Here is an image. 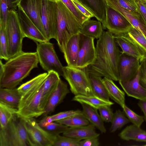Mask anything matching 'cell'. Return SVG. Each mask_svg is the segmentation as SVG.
Segmentation results:
<instances>
[{"label":"cell","mask_w":146,"mask_h":146,"mask_svg":"<svg viewBox=\"0 0 146 146\" xmlns=\"http://www.w3.org/2000/svg\"><path fill=\"white\" fill-rule=\"evenodd\" d=\"M30 146L22 118L18 115L4 128H0V146Z\"/></svg>","instance_id":"5b68a950"},{"label":"cell","mask_w":146,"mask_h":146,"mask_svg":"<svg viewBox=\"0 0 146 146\" xmlns=\"http://www.w3.org/2000/svg\"><path fill=\"white\" fill-rule=\"evenodd\" d=\"M94 39L80 34L79 50L76 67L86 68L94 61L96 54Z\"/></svg>","instance_id":"4fadbf2b"},{"label":"cell","mask_w":146,"mask_h":146,"mask_svg":"<svg viewBox=\"0 0 146 146\" xmlns=\"http://www.w3.org/2000/svg\"><path fill=\"white\" fill-rule=\"evenodd\" d=\"M90 11L103 26L105 24L107 4L105 0H76Z\"/></svg>","instance_id":"7402d4cb"},{"label":"cell","mask_w":146,"mask_h":146,"mask_svg":"<svg viewBox=\"0 0 146 146\" xmlns=\"http://www.w3.org/2000/svg\"><path fill=\"white\" fill-rule=\"evenodd\" d=\"M107 4L123 15L133 27L146 37V26L140 14L130 12L122 7L117 0H105Z\"/></svg>","instance_id":"e0dca14e"},{"label":"cell","mask_w":146,"mask_h":146,"mask_svg":"<svg viewBox=\"0 0 146 146\" xmlns=\"http://www.w3.org/2000/svg\"><path fill=\"white\" fill-rule=\"evenodd\" d=\"M68 126L76 127L88 125L90 122L83 113L73 115L64 119L55 121Z\"/></svg>","instance_id":"d6a6232c"},{"label":"cell","mask_w":146,"mask_h":146,"mask_svg":"<svg viewBox=\"0 0 146 146\" xmlns=\"http://www.w3.org/2000/svg\"><path fill=\"white\" fill-rule=\"evenodd\" d=\"M6 32L9 59L23 52L22 42L25 36L21 29L15 11L8 13Z\"/></svg>","instance_id":"52a82bcc"},{"label":"cell","mask_w":146,"mask_h":146,"mask_svg":"<svg viewBox=\"0 0 146 146\" xmlns=\"http://www.w3.org/2000/svg\"><path fill=\"white\" fill-rule=\"evenodd\" d=\"M79 10L85 16L91 18L94 17V15L89 10L76 0H71Z\"/></svg>","instance_id":"7dc6e473"},{"label":"cell","mask_w":146,"mask_h":146,"mask_svg":"<svg viewBox=\"0 0 146 146\" xmlns=\"http://www.w3.org/2000/svg\"><path fill=\"white\" fill-rule=\"evenodd\" d=\"M70 92L67 84L60 79L48 99L42 115L45 117L53 112Z\"/></svg>","instance_id":"2e32d148"},{"label":"cell","mask_w":146,"mask_h":146,"mask_svg":"<svg viewBox=\"0 0 146 146\" xmlns=\"http://www.w3.org/2000/svg\"><path fill=\"white\" fill-rule=\"evenodd\" d=\"M21 96L17 88L9 89L0 88V101L18 109Z\"/></svg>","instance_id":"83f0119b"},{"label":"cell","mask_w":146,"mask_h":146,"mask_svg":"<svg viewBox=\"0 0 146 146\" xmlns=\"http://www.w3.org/2000/svg\"><path fill=\"white\" fill-rule=\"evenodd\" d=\"M17 109L0 101V128L5 127L17 115Z\"/></svg>","instance_id":"4dcf8cb0"},{"label":"cell","mask_w":146,"mask_h":146,"mask_svg":"<svg viewBox=\"0 0 146 146\" xmlns=\"http://www.w3.org/2000/svg\"><path fill=\"white\" fill-rule=\"evenodd\" d=\"M88 75L94 95L103 100L109 101L110 97L101 77L89 73Z\"/></svg>","instance_id":"f546056e"},{"label":"cell","mask_w":146,"mask_h":146,"mask_svg":"<svg viewBox=\"0 0 146 146\" xmlns=\"http://www.w3.org/2000/svg\"><path fill=\"white\" fill-rule=\"evenodd\" d=\"M139 14L146 26V2L143 0H136Z\"/></svg>","instance_id":"f6af8a7d"},{"label":"cell","mask_w":146,"mask_h":146,"mask_svg":"<svg viewBox=\"0 0 146 146\" xmlns=\"http://www.w3.org/2000/svg\"><path fill=\"white\" fill-rule=\"evenodd\" d=\"M80 34L72 35L63 52L65 59L70 66L76 67L79 50Z\"/></svg>","instance_id":"ffe728a7"},{"label":"cell","mask_w":146,"mask_h":146,"mask_svg":"<svg viewBox=\"0 0 146 146\" xmlns=\"http://www.w3.org/2000/svg\"><path fill=\"white\" fill-rule=\"evenodd\" d=\"M113 35L117 45L122 50V53L136 58L139 60L140 62L145 58L141 52L127 33Z\"/></svg>","instance_id":"ac0fdd59"},{"label":"cell","mask_w":146,"mask_h":146,"mask_svg":"<svg viewBox=\"0 0 146 146\" xmlns=\"http://www.w3.org/2000/svg\"><path fill=\"white\" fill-rule=\"evenodd\" d=\"M55 0V1H58V0Z\"/></svg>","instance_id":"f907efd6"},{"label":"cell","mask_w":146,"mask_h":146,"mask_svg":"<svg viewBox=\"0 0 146 146\" xmlns=\"http://www.w3.org/2000/svg\"><path fill=\"white\" fill-rule=\"evenodd\" d=\"M145 2H146V0H143Z\"/></svg>","instance_id":"681fc988"},{"label":"cell","mask_w":146,"mask_h":146,"mask_svg":"<svg viewBox=\"0 0 146 146\" xmlns=\"http://www.w3.org/2000/svg\"><path fill=\"white\" fill-rule=\"evenodd\" d=\"M15 11L21 29L25 37H27L36 42L48 41L19 4Z\"/></svg>","instance_id":"7c38bea8"},{"label":"cell","mask_w":146,"mask_h":146,"mask_svg":"<svg viewBox=\"0 0 146 146\" xmlns=\"http://www.w3.org/2000/svg\"><path fill=\"white\" fill-rule=\"evenodd\" d=\"M118 135L124 140H133L146 143V131L133 124L127 126Z\"/></svg>","instance_id":"cb8c5ba5"},{"label":"cell","mask_w":146,"mask_h":146,"mask_svg":"<svg viewBox=\"0 0 146 146\" xmlns=\"http://www.w3.org/2000/svg\"><path fill=\"white\" fill-rule=\"evenodd\" d=\"M72 100L78 102L80 104H84L88 105L98 110L102 106H111L114 104L110 100H106L94 95H75L73 98Z\"/></svg>","instance_id":"f1b7e54d"},{"label":"cell","mask_w":146,"mask_h":146,"mask_svg":"<svg viewBox=\"0 0 146 146\" xmlns=\"http://www.w3.org/2000/svg\"><path fill=\"white\" fill-rule=\"evenodd\" d=\"M42 0H20L19 5L46 38L41 22Z\"/></svg>","instance_id":"9a60e30c"},{"label":"cell","mask_w":146,"mask_h":146,"mask_svg":"<svg viewBox=\"0 0 146 146\" xmlns=\"http://www.w3.org/2000/svg\"><path fill=\"white\" fill-rule=\"evenodd\" d=\"M80 141L70 137L58 135L56 137L54 146H79Z\"/></svg>","instance_id":"60d3db41"},{"label":"cell","mask_w":146,"mask_h":146,"mask_svg":"<svg viewBox=\"0 0 146 146\" xmlns=\"http://www.w3.org/2000/svg\"><path fill=\"white\" fill-rule=\"evenodd\" d=\"M119 5L127 11L139 14L136 0H117Z\"/></svg>","instance_id":"7bdbcfd3"},{"label":"cell","mask_w":146,"mask_h":146,"mask_svg":"<svg viewBox=\"0 0 146 146\" xmlns=\"http://www.w3.org/2000/svg\"><path fill=\"white\" fill-rule=\"evenodd\" d=\"M38 123L45 131L50 134L56 136L64 133L69 127L66 125L56 122L48 123L39 122Z\"/></svg>","instance_id":"d590c367"},{"label":"cell","mask_w":146,"mask_h":146,"mask_svg":"<svg viewBox=\"0 0 146 146\" xmlns=\"http://www.w3.org/2000/svg\"><path fill=\"white\" fill-rule=\"evenodd\" d=\"M20 0H0V25L6 27L8 13L15 11Z\"/></svg>","instance_id":"1f68e13d"},{"label":"cell","mask_w":146,"mask_h":146,"mask_svg":"<svg viewBox=\"0 0 146 146\" xmlns=\"http://www.w3.org/2000/svg\"><path fill=\"white\" fill-rule=\"evenodd\" d=\"M60 76L58 73L53 71L48 72L43 84L40 104V108L44 111L50 96L60 79Z\"/></svg>","instance_id":"44dd1931"},{"label":"cell","mask_w":146,"mask_h":146,"mask_svg":"<svg viewBox=\"0 0 146 146\" xmlns=\"http://www.w3.org/2000/svg\"><path fill=\"white\" fill-rule=\"evenodd\" d=\"M122 108L124 113L130 121L133 124L140 127L144 121V117L137 114L125 105Z\"/></svg>","instance_id":"ab89813d"},{"label":"cell","mask_w":146,"mask_h":146,"mask_svg":"<svg viewBox=\"0 0 146 146\" xmlns=\"http://www.w3.org/2000/svg\"><path fill=\"white\" fill-rule=\"evenodd\" d=\"M138 105L144 114V118L146 122V99L140 100Z\"/></svg>","instance_id":"c3c4849f"},{"label":"cell","mask_w":146,"mask_h":146,"mask_svg":"<svg viewBox=\"0 0 146 146\" xmlns=\"http://www.w3.org/2000/svg\"><path fill=\"white\" fill-rule=\"evenodd\" d=\"M82 25L86 21L90 19L83 14L75 5L71 0H61Z\"/></svg>","instance_id":"f35d334b"},{"label":"cell","mask_w":146,"mask_h":146,"mask_svg":"<svg viewBox=\"0 0 146 146\" xmlns=\"http://www.w3.org/2000/svg\"><path fill=\"white\" fill-rule=\"evenodd\" d=\"M127 34L146 58V37L133 27Z\"/></svg>","instance_id":"836d02e7"},{"label":"cell","mask_w":146,"mask_h":146,"mask_svg":"<svg viewBox=\"0 0 146 146\" xmlns=\"http://www.w3.org/2000/svg\"><path fill=\"white\" fill-rule=\"evenodd\" d=\"M140 82L146 89V58L140 62Z\"/></svg>","instance_id":"ee69618b"},{"label":"cell","mask_w":146,"mask_h":146,"mask_svg":"<svg viewBox=\"0 0 146 146\" xmlns=\"http://www.w3.org/2000/svg\"><path fill=\"white\" fill-rule=\"evenodd\" d=\"M140 67V62L137 58L121 53L119 64V81L125 82L133 79Z\"/></svg>","instance_id":"5bb4252c"},{"label":"cell","mask_w":146,"mask_h":146,"mask_svg":"<svg viewBox=\"0 0 146 146\" xmlns=\"http://www.w3.org/2000/svg\"><path fill=\"white\" fill-rule=\"evenodd\" d=\"M118 46L113 35L104 31L97 42L95 59L86 67L88 73L118 81L121 52Z\"/></svg>","instance_id":"6da1fadb"},{"label":"cell","mask_w":146,"mask_h":146,"mask_svg":"<svg viewBox=\"0 0 146 146\" xmlns=\"http://www.w3.org/2000/svg\"><path fill=\"white\" fill-rule=\"evenodd\" d=\"M103 27L114 35L127 33L133 27L123 15L107 5L106 21Z\"/></svg>","instance_id":"8fae6325"},{"label":"cell","mask_w":146,"mask_h":146,"mask_svg":"<svg viewBox=\"0 0 146 146\" xmlns=\"http://www.w3.org/2000/svg\"><path fill=\"white\" fill-rule=\"evenodd\" d=\"M44 82L27 89L21 94L17 112L20 117L28 119L43 115L44 111L40 108V104Z\"/></svg>","instance_id":"277c9868"},{"label":"cell","mask_w":146,"mask_h":146,"mask_svg":"<svg viewBox=\"0 0 146 146\" xmlns=\"http://www.w3.org/2000/svg\"><path fill=\"white\" fill-rule=\"evenodd\" d=\"M80 110H70L61 112L51 116L47 115L39 122L48 123L60 120L77 114L82 113Z\"/></svg>","instance_id":"8d00e7d4"},{"label":"cell","mask_w":146,"mask_h":146,"mask_svg":"<svg viewBox=\"0 0 146 146\" xmlns=\"http://www.w3.org/2000/svg\"><path fill=\"white\" fill-rule=\"evenodd\" d=\"M63 76L67 81L70 90L75 96L94 95L86 67L80 68L68 66L63 68Z\"/></svg>","instance_id":"8992f818"},{"label":"cell","mask_w":146,"mask_h":146,"mask_svg":"<svg viewBox=\"0 0 146 146\" xmlns=\"http://www.w3.org/2000/svg\"><path fill=\"white\" fill-rule=\"evenodd\" d=\"M22 119L30 146H53L56 136L45 131L34 118Z\"/></svg>","instance_id":"9c48e42d"},{"label":"cell","mask_w":146,"mask_h":146,"mask_svg":"<svg viewBox=\"0 0 146 146\" xmlns=\"http://www.w3.org/2000/svg\"><path fill=\"white\" fill-rule=\"evenodd\" d=\"M63 135L81 141L91 137H98L100 134L95 130V127L90 123L76 127H69Z\"/></svg>","instance_id":"603a6c76"},{"label":"cell","mask_w":146,"mask_h":146,"mask_svg":"<svg viewBox=\"0 0 146 146\" xmlns=\"http://www.w3.org/2000/svg\"><path fill=\"white\" fill-rule=\"evenodd\" d=\"M56 1L42 0L41 22L46 38H55L57 24Z\"/></svg>","instance_id":"30bf717a"},{"label":"cell","mask_w":146,"mask_h":146,"mask_svg":"<svg viewBox=\"0 0 146 146\" xmlns=\"http://www.w3.org/2000/svg\"><path fill=\"white\" fill-rule=\"evenodd\" d=\"M39 62L36 52L23 51L9 59L3 64V72L0 75V88H16L33 69L38 67Z\"/></svg>","instance_id":"7a4b0ae2"},{"label":"cell","mask_w":146,"mask_h":146,"mask_svg":"<svg viewBox=\"0 0 146 146\" xmlns=\"http://www.w3.org/2000/svg\"><path fill=\"white\" fill-rule=\"evenodd\" d=\"M56 3L57 24L54 39L63 53L70 36L80 33L82 25L61 0L56 1Z\"/></svg>","instance_id":"3957f363"},{"label":"cell","mask_w":146,"mask_h":146,"mask_svg":"<svg viewBox=\"0 0 146 146\" xmlns=\"http://www.w3.org/2000/svg\"><path fill=\"white\" fill-rule=\"evenodd\" d=\"M0 58L6 60L9 59L8 54V42L6 28L0 25Z\"/></svg>","instance_id":"74e56055"},{"label":"cell","mask_w":146,"mask_h":146,"mask_svg":"<svg viewBox=\"0 0 146 146\" xmlns=\"http://www.w3.org/2000/svg\"><path fill=\"white\" fill-rule=\"evenodd\" d=\"M130 122L129 120L120 110H116L114 113L111 122L110 131L113 133L125 125Z\"/></svg>","instance_id":"e575fe53"},{"label":"cell","mask_w":146,"mask_h":146,"mask_svg":"<svg viewBox=\"0 0 146 146\" xmlns=\"http://www.w3.org/2000/svg\"><path fill=\"white\" fill-rule=\"evenodd\" d=\"M140 68L135 76L127 81H119L121 86L129 96L140 100L146 99V89L140 82Z\"/></svg>","instance_id":"d6986e66"},{"label":"cell","mask_w":146,"mask_h":146,"mask_svg":"<svg viewBox=\"0 0 146 146\" xmlns=\"http://www.w3.org/2000/svg\"><path fill=\"white\" fill-rule=\"evenodd\" d=\"M103 29L100 21L90 19L85 21L82 25L80 33L94 39H98L103 34Z\"/></svg>","instance_id":"d4e9b609"},{"label":"cell","mask_w":146,"mask_h":146,"mask_svg":"<svg viewBox=\"0 0 146 146\" xmlns=\"http://www.w3.org/2000/svg\"><path fill=\"white\" fill-rule=\"evenodd\" d=\"M36 52L42 68L48 72L53 71L63 76V68L56 52L54 45L49 41L37 42Z\"/></svg>","instance_id":"ba28073f"},{"label":"cell","mask_w":146,"mask_h":146,"mask_svg":"<svg viewBox=\"0 0 146 146\" xmlns=\"http://www.w3.org/2000/svg\"><path fill=\"white\" fill-rule=\"evenodd\" d=\"M110 106H105L99 108L98 109L100 117L104 121L111 122L114 113Z\"/></svg>","instance_id":"b9f144b4"},{"label":"cell","mask_w":146,"mask_h":146,"mask_svg":"<svg viewBox=\"0 0 146 146\" xmlns=\"http://www.w3.org/2000/svg\"><path fill=\"white\" fill-rule=\"evenodd\" d=\"M83 113L86 119L102 133H105L106 129L104 121L98 113V109L88 105L81 104Z\"/></svg>","instance_id":"484cf974"},{"label":"cell","mask_w":146,"mask_h":146,"mask_svg":"<svg viewBox=\"0 0 146 146\" xmlns=\"http://www.w3.org/2000/svg\"><path fill=\"white\" fill-rule=\"evenodd\" d=\"M100 145L98 137H91L81 140L79 146H98Z\"/></svg>","instance_id":"bcb514c9"},{"label":"cell","mask_w":146,"mask_h":146,"mask_svg":"<svg viewBox=\"0 0 146 146\" xmlns=\"http://www.w3.org/2000/svg\"><path fill=\"white\" fill-rule=\"evenodd\" d=\"M102 79L110 98L123 107L125 105V92L111 79L104 77Z\"/></svg>","instance_id":"4316f807"}]
</instances>
